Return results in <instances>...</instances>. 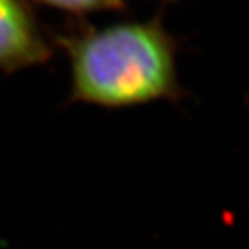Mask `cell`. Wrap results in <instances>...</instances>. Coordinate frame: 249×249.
<instances>
[{
	"label": "cell",
	"instance_id": "obj_2",
	"mask_svg": "<svg viewBox=\"0 0 249 249\" xmlns=\"http://www.w3.org/2000/svg\"><path fill=\"white\" fill-rule=\"evenodd\" d=\"M52 51L29 0H0V71L17 73L46 65Z\"/></svg>",
	"mask_w": 249,
	"mask_h": 249
},
{
	"label": "cell",
	"instance_id": "obj_1",
	"mask_svg": "<svg viewBox=\"0 0 249 249\" xmlns=\"http://www.w3.org/2000/svg\"><path fill=\"white\" fill-rule=\"evenodd\" d=\"M70 60L71 102L129 108L185 97L178 79V41L162 17L78 26L53 37Z\"/></svg>",
	"mask_w": 249,
	"mask_h": 249
},
{
	"label": "cell",
	"instance_id": "obj_4",
	"mask_svg": "<svg viewBox=\"0 0 249 249\" xmlns=\"http://www.w3.org/2000/svg\"><path fill=\"white\" fill-rule=\"evenodd\" d=\"M163 2H177V0H163Z\"/></svg>",
	"mask_w": 249,
	"mask_h": 249
},
{
	"label": "cell",
	"instance_id": "obj_3",
	"mask_svg": "<svg viewBox=\"0 0 249 249\" xmlns=\"http://www.w3.org/2000/svg\"><path fill=\"white\" fill-rule=\"evenodd\" d=\"M46 7L60 10L63 13L84 17L102 12H122L126 8L124 0H33Z\"/></svg>",
	"mask_w": 249,
	"mask_h": 249
}]
</instances>
